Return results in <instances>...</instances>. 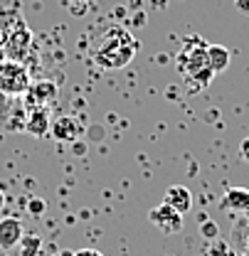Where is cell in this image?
Segmentation results:
<instances>
[{
    "label": "cell",
    "mask_w": 249,
    "mask_h": 256,
    "mask_svg": "<svg viewBox=\"0 0 249 256\" xmlns=\"http://www.w3.org/2000/svg\"><path fill=\"white\" fill-rule=\"evenodd\" d=\"M136 50H138V42L128 32L109 28L106 34H101V47L92 54V60L101 69H121L133 60Z\"/></svg>",
    "instance_id": "6da1fadb"
},
{
    "label": "cell",
    "mask_w": 249,
    "mask_h": 256,
    "mask_svg": "<svg viewBox=\"0 0 249 256\" xmlns=\"http://www.w3.org/2000/svg\"><path fill=\"white\" fill-rule=\"evenodd\" d=\"M178 66L187 79H195V82L200 79L202 86H207L210 79L215 76L212 69L207 66V44L200 42V37H187L185 50L178 60Z\"/></svg>",
    "instance_id": "7a4b0ae2"
},
{
    "label": "cell",
    "mask_w": 249,
    "mask_h": 256,
    "mask_svg": "<svg viewBox=\"0 0 249 256\" xmlns=\"http://www.w3.org/2000/svg\"><path fill=\"white\" fill-rule=\"evenodd\" d=\"M30 74L23 62L0 60V92L8 96H20L30 89Z\"/></svg>",
    "instance_id": "3957f363"
},
{
    "label": "cell",
    "mask_w": 249,
    "mask_h": 256,
    "mask_svg": "<svg viewBox=\"0 0 249 256\" xmlns=\"http://www.w3.org/2000/svg\"><path fill=\"white\" fill-rule=\"evenodd\" d=\"M30 47H32V32H30V28L23 22L18 30L10 32V37L5 40V44H3V54H5V60L23 62V60L30 54Z\"/></svg>",
    "instance_id": "277c9868"
},
{
    "label": "cell",
    "mask_w": 249,
    "mask_h": 256,
    "mask_svg": "<svg viewBox=\"0 0 249 256\" xmlns=\"http://www.w3.org/2000/svg\"><path fill=\"white\" fill-rule=\"evenodd\" d=\"M148 222L153 224L158 232H163V234H178L183 229V214H178L173 207L160 202L158 207H153L148 212Z\"/></svg>",
    "instance_id": "5b68a950"
},
{
    "label": "cell",
    "mask_w": 249,
    "mask_h": 256,
    "mask_svg": "<svg viewBox=\"0 0 249 256\" xmlns=\"http://www.w3.org/2000/svg\"><path fill=\"white\" fill-rule=\"evenodd\" d=\"M25 98H28L30 108H47V104H52L57 98V84L55 82H35L25 92Z\"/></svg>",
    "instance_id": "8992f818"
},
{
    "label": "cell",
    "mask_w": 249,
    "mask_h": 256,
    "mask_svg": "<svg viewBox=\"0 0 249 256\" xmlns=\"http://www.w3.org/2000/svg\"><path fill=\"white\" fill-rule=\"evenodd\" d=\"M23 239H25V226H23V222L18 217L0 220V249L10 252L18 244H23Z\"/></svg>",
    "instance_id": "52a82bcc"
},
{
    "label": "cell",
    "mask_w": 249,
    "mask_h": 256,
    "mask_svg": "<svg viewBox=\"0 0 249 256\" xmlns=\"http://www.w3.org/2000/svg\"><path fill=\"white\" fill-rule=\"evenodd\" d=\"M163 204L173 207L178 214H187L192 210V192L183 185H170L163 194Z\"/></svg>",
    "instance_id": "ba28073f"
},
{
    "label": "cell",
    "mask_w": 249,
    "mask_h": 256,
    "mask_svg": "<svg viewBox=\"0 0 249 256\" xmlns=\"http://www.w3.org/2000/svg\"><path fill=\"white\" fill-rule=\"evenodd\" d=\"M50 133L57 138V140H64V143H72L82 136V124L74 118V116H62L57 121H52L50 126Z\"/></svg>",
    "instance_id": "9c48e42d"
},
{
    "label": "cell",
    "mask_w": 249,
    "mask_h": 256,
    "mask_svg": "<svg viewBox=\"0 0 249 256\" xmlns=\"http://www.w3.org/2000/svg\"><path fill=\"white\" fill-rule=\"evenodd\" d=\"M52 126V118H50V111L47 108H30V116L25 121V130L35 136V138H45L50 133Z\"/></svg>",
    "instance_id": "30bf717a"
},
{
    "label": "cell",
    "mask_w": 249,
    "mask_h": 256,
    "mask_svg": "<svg viewBox=\"0 0 249 256\" xmlns=\"http://www.w3.org/2000/svg\"><path fill=\"white\" fill-rule=\"evenodd\" d=\"M222 207L232 212H247L249 210V190L244 188H229L222 197Z\"/></svg>",
    "instance_id": "8fae6325"
},
{
    "label": "cell",
    "mask_w": 249,
    "mask_h": 256,
    "mask_svg": "<svg viewBox=\"0 0 249 256\" xmlns=\"http://www.w3.org/2000/svg\"><path fill=\"white\" fill-rule=\"evenodd\" d=\"M229 50L222 44H207V66L212 69V74H219L229 66Z\"/></svg>",
    "instance_id": "7c38bea8"
},
{
    "label": "cell",
    "mask_w": 249,
    "mask_h": 256,
    "mask_svg": "<svg viewBox=\"0 0 249 256\" xmlns=\"http://www.w3.org/2000/svg\"><path fill=\"white\" fill-rule=\"evenodd\" d=\"M205 256H237V254L229 249V244H227V242H222V239H212V242H210V246L205 249Z\"/></svg>",
    "instance_id": "4fadbf2b"
},
{
    "label": "cell",
    "mask_w": 249,
    "mask_h": 256,
    "mask_svg": "<svg viewBox=\"0 0 249 256\" xmlns=\"http://www.w3.org/2000/svg\"><path fill=\"white\" fill-rule=\"evenodd\" d=\"M45 210H47V204H45L40 197H32L30 202H28V214H32V217H40V214H45Z\"/></svg>",
    "instance_id": "5bb4252c"
},
{
    "label": "cell",
    "mask_w": 249,
    "mask_h": 256,
    "mask_svg": "<svg viewBox=\"0 0 249 256\" xmlns=\"http://www.w3.org/2000/svg\"><path fill=\"white\" fill-rule=\"evenodd\" d=\"M200 232H202V236H205V239H210V242H212V239H217V236H219L217 224H215V222H210V220H207V222H202V226H200Z\"/></svg>",
    "instance_id": "9a60e30c"
},
{
    "label": "cell",
    "mask_w": 249,
    "mask_h": 256,
    "mask_svg": "<svg viewBox=\"0 0 249 256\" xmlns=\"http://www.w3.org/2000/svg\"><path fill=\"white\" fill-rule=\"evenodd\" d=\"M239 158L249 165V136L247 138H242V143H239Z\"/></svg>",
    "instance_id": "2e32d148"
},
{
    "label": "cell",
    "mask_w": 249,
    "mask_h": 256,
    "mask_svg": "<svg viewBox=\"0 0 249 256\" xmlns=\"http://www.w3.org/2000/svg\"><path fill=\"white\" fill-rule=\"evenodd\" d=\"M234 8H237L239 12L249 15V0H234Z\"/></svg>",
    "instance_id": "e0dca14e"
},
{
    "label": "cell",
    "mask_w": 249,
    "mask_h": 256,
    "mask_svg": "<svg viewBox=\"0 0 249 256\" xmlns=\"http://www.w3.org/2000/svg\"><path fill=\"white\" fill-rule=\"evenodd\" d=\"M74 256H104L101 252H96V249H79Z\"/></svg>",
    "instance_id": "ac0fdd59"
},
{
    "label": "cell",
    "mask_w": 249,
    "mask_h": 256,
    "mask_svg": "<svg viewBox=\"0 0 249 256\" xmlns=\"http://www.w3.org/2000/svg\"><path fill=\"white\" fill-rule=\"evenodd\" d=\"M3 207H5V192L0 190V210H3Z\"/></svg>",
    "instance_id": "d6986e66"
},
{
    "label": "cell",
    "mask_w": 249,
    "mask_h": 256,
    "mask_svg": "<svg viewBox=\"0 0 249 256\" xmlns=\"http://www.w3.org/2000/svg\"><path fill=\"white\" fill-rule=\"evenodd\" d=\"M64 2H89V0H64Z\"/></svg>",
    "instance_id": "ffe728a7"
},
{
    "label": "cell",
    "mask_w": 249,
    "mask_h": 256,
    "mask_svg": "<svg viewBox=\"0 0 249 256\" xmlns=\"http://www.w3.org/2000/svg\"><path fill=\"white\" fill-rule=\"evenodd\" d=\"M0 60H5V54H3V50H0Z\"/></svg>",
    "instance_id": "44dd1931"
}]
</instances>
